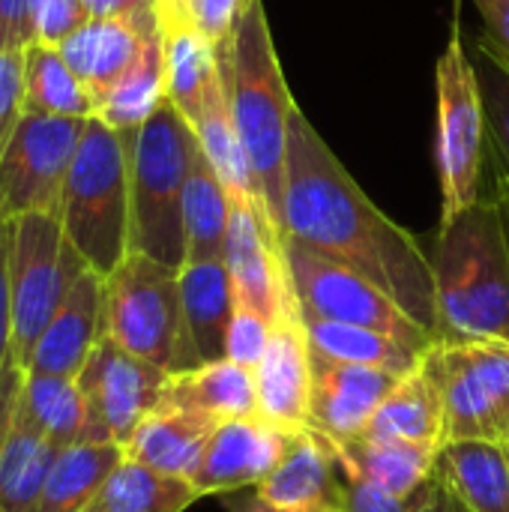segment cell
I'll return each instance as SVG.
<instances>
[{
    "label": "cell",
    "instance_id": "cell-1",
    "mask_svg": "<svg viewBox=\"0 0 509 512\" xmlns=\"http://www.w3.org/2000/svg\"><path fill=\"white\" fill-rule=\"evenodd\" d=\"M282 237L360 273L435 336L438 303L429 252L375 207L300 105L291 111Z\"/></svg>",
    "mask_w": 509,
    "mask_h": 512
},
{
    "label": "cell",
    "instance_id": "cell-2",
    "mask_svg": "<svg viewBox=\"0 0 509 512\" xmlns=\"http://www.w3.org/2000/svg\"><path fill=\"white\" fill-rule=\"evenodd\" d=\"M435 273V339L509 345V198L480 195L462 216L441 222L429 252Z\"/></svg>",
    "mask_w": 509,
    "mask_h": 512
},
{
    "label": "cell",
    "instance_id": "cell-3",
    "mask_svg": "<svg viewBox=\"0 0 509 512\" xmlns=\"http://www.w3.org/2000/svg\"><path fill=\"white\" fill-rule=\"evenodd\" d=\"M216 57L225 75L231 117L255 180L258 201L282 234L288 135L297 102L276 57L264 0H246L231 36L216 45Z\"/></svg>",
    "mask_w": 509,
    "mask_h": 512
},
{
    "label": "cell",
    "instance_id": "cell-4",
    "mask_svg": "<svg viewBox=\"0 0 509 512\" xmlns=\"http://www.w3.org/2000/svg\"><path fill=\"white\" fill-rule=\"evenodd\" d=\"M129 147V252L168 267L186 264L183 189L198 150L195 129L165 99L138 129L126 132Z\"/></svg>",
    "mask_w": 509,
    "mask_h": 512
},
{
    "label": "cell",
    "instance_id": "cell-5",
    "mask_svg": "<svg viewBox=\"0 0 509 512\" xmlns=\"http://www.w3.org/2000/svg\"><path fill=\"white\" fill-rule=\"evenodd\" d=\"M60 225L75 252L102 279L129 255V147L126 132L90 117L72 156Z\"/></svg>",
    "mask_w": 509,
    "mask_h": 512
},
{
    "label": "cell",
    "instance_id": "cell-6",
    "mask_svg": "<svg viewBox=\"0 0 509 512\" xmlns=\"http://www.w3.org/2000/svg\"><path fill=\"white\" fill-rule=\"evenodd\" d=\"M90 270L66 240L57 213H27L12 219L9 294H12V354L0 381V399H15L30 366V354L54 318L57 306Z\"/></svg>",
    "mask_w": 509,
    "mask_h": 512
},
{
    "label": "cell",
    "instance_id": "cell-7",
    "mask_svg": "<svg viewBox=\"0 0 509 512\" xmlns=\"http://www.w3.org/2000/svg\"><path fill=\"white\" fill-rule=\"evenodd\" d=\"M102 336L171 375L195 369L183 327L180 270L129 252L105 276Z\"/></svg>",
    "mask_w": 509,
    "mask_h": 512
},
{
    "label": "cell",
    "instance_id": "cell-8",
    "mask_svg": "<svg viewBox=\"0 0 509 512\" xmlns=\"http://www.w3.org/2000/svg\"><path fill=\"white\" fill-rule=\"evenodd\" d=\"M420 369L444 411V447L509 435V345L486 339H432Z\"/></svg>",
    "mask_w": 509,
    "mask_h": 512
},
{
    "label": "cell",
    "instance_id": "cell-9",
    "mask_svg": "<svg viewBox=\"0 0 509 512\" xmlns=\"http://www.w3.org/2000/svg\"><path fill=\"white\" fill-rule=\"evenodd\" d=\"M438 87V177L441 222H450L480 201L483 159L489 147L486 114L474 63L462 45L459 24L435 69Z\"/></svg>",
    "mask_w": 509,
    "mask_h": 512
},
{
    "label": "cell",
    "instance_id": "cell-10",
    "mask_svg": "<svg viewBox=\"0 0 509 512\" xmlns=\"http://www.w3.org/2000/svg\"><path fill=\"white\" fill-rule=\"evenodd\" d=\"M285 261L303 321L372 327L420 351L432 345L435 336L423 324H417L393 297H387L378 285L348 270L345 264L318 255L297 240H285Z\"/></svg>",
    "mask_w": 509,
    "mask_h": 512
},
{
    "label": "cell",
    "instance_id": "cell-11",
    "mask_svg": "<svg viewBox=\"0 0 509 512\" xmlns=\"http://www.w3.org/2000/svg\"><path fill=\"white\" fill-rule=\"evenodd\" d=\"M87 120L24 111L0 156V219L57 213Z\"/></svg>",
    "mask_w": 509,
    "mask_h": 512
},
{
    "label": "cell",
    "instance_id": "cell-12",
    "mask_svg": "<svg viewBox=\"0 0 509 512\" xmlns=\"http://www.w3.org/2000/svg\"><path fill=\"white\" fill-rule=\"evenodd\" d=\"M171 372L99 339L75 378L87 408L84 441L126 447L135 429L162 405Z\"/></svg>",
    "mask_w": 509,
    "mask_h": 512
},
{
    "label": "cell",
    "instance_id": "cell-13",
    "mask_svg": "<svg viewBox=\"0 0 509 512\" xmlns=\"http://www.w3.org/2000/svg\"><path fill=\"white\" fill-rule=\"evenodd\" d=\"M225 264L240 309H249L270 324L300 315L285 261V240L258 201L231 198Z\"/></svg>",
    "mask_w": 509,
    "mask_h": 512
},
{
    "label": "cell",
    "instance_id": "cell-14",
    "mask_svg": "<svg viewBox=\"0 0 509 512\" xmlns=\"http://www.w3.org/2000/svg\"><path fill=\"white\" fill-rule=\"evenodd\" d=\"M297 432H285L264 417H240L219 423L192 486L198 495H234L243 489H258L282 462L291 438Z\"/></svg>",
    "mask_w": 509,
    "mask_h": 512
},
{
    "label": "cell",
    "instance_id": "cell-15",
    "mask_svg": "<svg viewBox=\"0 0 509 512\" xmlns=\"http://www.w3.org/2000/svg\"><path fill=\"white\" fill-rule=\"evenodd\" d=\"M399 381L393 372L336 363L312 351V429L333 444L363 438L378 405Z\"/></svg>",
    "mask_w": 509,
    "mask_h": 512
},
{
    "label": "cell",
    "instance_id": "cell-16",
    "mask_svg": "<svg viewBox=\"0 0 509 512\" xmlns=\"http://www.w3.org/2000/svg\"><path fill=\"white\" fill-rule=\"evenodd\" d=\"M258 417L285 429L303 432L312 426V348L303 318L273 324L270 345L255 369Z\"/></svg>",
    "mask_w": 509,
    "mask_h": 512
},
{
    "label": "cell",
    "instance_id": "cell-17",
    "mask_svg": "<svg viewBox=\"0 0 509 512\" xmlns=\"http://www.w3.org/2000/svg\"><path fill=\"white\" fill-rule=\"evenodd\" d=\"M102 309H105V279L93 270H84L69 288L45 333L39 336L27 375H54L78 378L87 357L102 339Z\"/></svg>",
    "mask_w": 509,
    "mask_h": 512
},
{
    "label": "cell",
    "instance_id": "cell-18",
    "mask_svg": "<svg viewBox=\"0 0 509 512\" xmlns=\"http://www.w3.org/2000/svg\"><path fill=\"white\" fill-rule=\"evenodd\" d=\"M342 459L336 444L318 429L291 438L276 471L255 489L267 504L288 512H336Z\"/></svg>",
    "mask_w": 509,
    "mask_h": 512
},
{
    "label": "cell",
    "instance_id": "cell-19",
    "mask_svg": "<svg viewBox=\"0 0 509 512\" xmlns=\"http://www.w3.org/2000/svg\"><path fill=\"white\" fill-rule=\"evenodd\" d=\"M219 423L186 411L180 405L162 402L129 438L123 447L126 459L153 468L168 477L189 480L198 474V465L204 459V450L213 438Z\"/></svg>",
    "mask_w": 509,
    "mask_h": 512
},
{
    "label": "cell",
    "instance_id": "cell-20",
    "mask_svg": "<svg viewBox=\"0 0 509 512\" xmlns=\"http://www.w3.org/2000/svg\"><path fill=\"white\" fill-rule=\"evenodd\" d=\"M180 303L192 366L225 357L228 327L234 318V291L225 261H195L180 267Z\"/></svg>",
    "mask_w": 509,
    "mask_h": 512
},
{
    "label": "cell",
    "instance_id": "cell-21",
    "mask_svg": "<svg viewBox=\"0 0 509 512\" xmlns=\"http://www.w3.org/2000/svg\"><path fill=\"white\" fill-rule=\"evenodd\" d=\"M153 33H159V30H153ZM153 33H144L129 21L90 18L60 45V54L69 63V69L78 75V81L87 87V93L96 105L114 87V81L135 63L144 39Z\"/></svg>",
    "mask_w": 509,
    "mask_h": 512
},
{
    "label": "cell",
    "instance_id": "cell-22",
    "mask_svg": "<svg viewBox=\"0 0 509 512\" xmlns=\"http://www.w3.org/2000/svg\"><path fill=\"white\" fill-rule=\"evenodd\" d=\"M162 402L195 411L213 423L258 417L255 372L228 360V357L213 360V363H201L198 369L171 375Z\"/></svg>",
    "mask_w": 509,
    "mask_h": 512
},
{
    "label": "cell",
    "instance_id": "cell-23",
    "mask_svg": "<svg viewBox=\"0 0 509 512\" xmlns=\"http://www.w3.org/2000/svg\"><path fill=\"white\" fill-rule=\"evenodd\" d=\"M168 99V63L165 30L144 39L135 63L114 81V87L96 102V120L117 132L144 126Z\"/></svg>",
    "mask_w": 509,
    "mask_h": 512
},
{
    "label": "cell",
    "instance_id": "cell-24",
    "mask_svg": "<svg viewBox=\"0 0 509 512\" xmlns=\"http://www.w3.org/2000/svg\"><path fill=\"white\" fill-rule=\"evenodd\" d=\"M228 228H231V195L198 144L189 177H186V189H183L186 264L225 261Z\"/></svg>",
    "mask_w": 509,
    "mask_h": 512
},
{
    "label": "cell",
    "instance_id": "cell-25",
    "mask_svg": "<svg viewBox=\"0 0 509 512\" xmlns=\"http://www.w3.org/2000/svg\"><path fill=\"white\" fill-rule=\"evenodd\" d=\"M126 459L120 444L78 441L57 453L36 512H87Z\"/></svg>",
    "mask_w": 509,
    "mask_h": 512
},
{
    "label": "cell",
    "instance_id": "cell-26",
    "mask_svg": "<svg viewBox=\"0 0 509 512\" xmlns=\"http://www.w3.org/2000/svg\"><path fill=\"white\" fill-rule=\"evenodd\" d=\"M363 438L402 441V444H417V447H429V450L444 447L441 399L420 366L411 375H405L393 387V393L378 405Z\"/></svg>",
    "mask_w": 509,
    "mask_h": 512
},
{
    "label": "cell",
    "instance_id": "cell-27",
    "mask_svg": "<svg viewBox=\"0 0 509 512\" xmlns=\"http://www.w3.org/2000/svg\"><path fill=\"white\" fill-rule=\"evenodd\" d=\"M342 468L369 480L372 486L396 495V498H414L429 477L438 468V453L417 444L402 441H375V438H357L348 444H336Z\"/></svg>",
    "mask_w": 509,
    "mask_h": 512
},
{
    "label": "cell",
    "instance_id": "cell-28",
    "mask_svg": "<svg viewBox=\"0 0 509 512\" xmlns=\"http://www.w3.org/2000/svg\"><path fill=\"white\" fill-rule=\"evenodd\" d=\"M60 447L24 426L15 414L0 420V507L36 512Z\"/></svg>",
    "mask_w": 509,
    "mask_h": 512
},
{
    "label": "cell",
    "instance_id": "cell-29",
    "mask_svg": "<svg viewBox=\"0 0 509 512\" xmlns=\"http://www.w3.org/2000/svg\"><path fill=\"white\" fill-rule=\"evenodd\" d=\"M192 129H195V138H198L207 162L213 165V171L219 174L222 186L228 189V195L231 198L258 201L255 180H252V171H249V162H246V153H243L234 117H231V102H228V87H225L222 66L216 69V75H213V81H210V87L204 93L201 114L192 123Z\"/></svg>",
    "mask_w": 509,
    "mask_h": 512
},
{
    "label": "cell",
    "instance_id": "cell-30",
    "mask_svg": "<svg viewBox=\"0 0 509 512\" xmlns=\"http://www.w3.org/2000/svg\"><path fill=\"white\" fill-rule=\"evenodd\" d=\"M12 414L60 450L84 441L87 408L75 378L24 375Z\"/></svg>",
    "mask_w": 509,
    "mask_h": 512
},
{
    "label": "cell",
    "instance_id": "cell-31",
    "mask_svg": "<svg viewBox=\"0 0 509 512\" xmlns=\"http://www.w3.org/2000/svg\"><path fill=\"white\" fill-rule=\"evenodd\" d=\"M435 471L474 512H509V456L501 444H447Z\"/></svg>",
    "mask_w": 509,
    "mask_h": 512
},
{
    "label": "cell",
    "instance_id": "cell-32",
    "mask_svg": "<svg viewBox=\"0 0 509 512\" xmlns=\"http://www.w3.org/2000/svg\"><path fill=\"white\" fill-rule=\"evenodd\" d=\"M303 324H306L309 348L336 363L372 366V369H384V372L405 378L420 366L426 354L372 327L339 324V321H303Z\"/></svg>",
    "mask_w": 509,
    "mask_h": 512
},
{
    "label": "cell",
    "instance_id": "cell-33",
    "mask_svg": "<svg viewBox=\"0 0 509 512\" xmlns=\"http://www.w3.org/2000/svg\"><path fill=\"white\" fill-rule=\"evenodd\" d=\"M165 63H168V102L189 120L201 114L204 93L219 69L216 45L198 33L192 21H162Z\"/></svg>",
    "mask_w": 509,
    "mask_h": 512
},
{
    "label": "cell",
    "instance_id": "cell-34",
    "mask_svg": "<svg viewBox=\"0 0 509 512\" xmlns=\"http://www.w3.org/2000/svg\"><path fill=\"white\" fill-rule=\"evenodd\" d=\"M24 111L75 120H90L96 114L87 87L69 69L60 48L36 42L24 51Z\"/></svg>",
    "mask_w": 509,
    "mask_h": 512
},
{
    "label": "cell",
    "instance_id": "cell-35",
    "mask_svg": "<svg viewBox=\"0 0 509 512\" xmlns=\"http://www.w3.org/2000/svg\"><path fill=\"white\" fill-rule=\"evenodd\" d=\"M189 480L159 474L132 459H123L102 486L90 512H186L198 501Z\"/></svg>",
    "mask_w": 509,
    "mask_h": 512
},
{
    "label": "cell",
    "instance_id": "cell-36",
    "mask_svg": "<svg viewBox=\"0 0 509 512\" xmlns=\"http://www.w3.org/2000/svg\"><path fill=\"white\" fill-rule=\"evenodd\" d=\"M471 63H474L477 84H480L489 147L498 153V159L509 171V63L483 36L474 45Z\"/></svg>",
    "mask_w": 509,
    "mask_h": 512
},
{
    "label": "cell",
    "instance_id": "cell-37",
    "mask_svg": "<svg viewBox=\"0 0 509 512\" xmlns=\"http://www.w3.org/2000/svg\"><path fill=\"white\" fill-rule=\"evenodd\" d=\"M270 333L273 324L264 321L261 315L249 312V309H234L231 327H228V342H225V357L246 366V369H258L267 345H270Z\"/></svg>",
    "mask_w": 509,
    "mask_h": 512
},
{
    "label": "cell",
    "instance_id": "cell-38",
    "mask_svg": "<svg viewBox=\"0 0 509 512\" xmlns=\"http://www.w3.org/2000/svg\"><path fill=\"white\" fill-rule=\"evenodd\" d=\"M24 117V51H0V156Z\"/></svg>",
    "mask_w": 509,
    "mask_h": 512
},
{
    "label": "cell",
    "instance_id": "cell-39",
    "mask_svg": "<svg viewBox=\"0 0 509 512\" xmlns=\"http://www.w3.org/2000/svg\"><path fill=\"white\" fill-rule=\"evenodd\" d=\"M414 498H396L369 480L351 474L342 468V483H339V504L336 512H414Z\"/></svg>",
    "mask_w": 509,
    "mask_h": 512
},
{
    "label": "cell",
    "instance_id": "cell-40",
    "mask_svg": "<svg viewBox=\"0 0 509 512\" xmlns=\"http://www.w3.org/2000/svg\"><path fill=\"white\" fill-rule=\"evenodd\" d=\"M90 15L81 0H39L36 3V42L60 48Z\"/></svg>",
    "mask_w": 509,
    "mask_h": 512
},
{
    "label": "cell",
    "instance_id": "cell-41",
    "mask_svg": "<svg viewBox=\"0 0 509 512\" xmlns=\"http://www.w3.org/2000/svg\"><path fill=\"white\" fill-rule=\"evenodd\" d=\"M36 3L0 0V51H27L36 45Z\"/></svg>",
    "mask_w": 509,
    "mask_h": 512
},
{
    "label": "cell",
    "instance_id": "cell-42",
    "mask_svg": "<svg viewBox=\"0 0 509 512\" xmlns=\"http://www.w3.org/2000/svg\"><path fill=\"white\" fill-rule=\"evenodd\" d=\"M243 6H246V0H192L189 3V21L213 45H222L231 36Z\"/></svg>",
    "mask_w": 509,
    "mask_h": 512
},
{
    "label": "cell",
    "instance_id": "cell-43",
    "mask_svg": "<svg viewBox=\"0 0 509 512\" xmlns=\"http://www.w3.org/2000/svg\"><path fill=\"white\" fill-rule=\"evenodd\" d=\"M90 18H114L129 21L144 33L162 30L159 0H81Z\"/></svg>",
    "mask_w": 509,
    "mask_h": 512
},
{
    "label": "cell",
    "instance_id": "cell-44",
    "mask_svg": "<svg viewBox=\"0 0 509 512\" xmlns=\"http://www.w3.org/2000/svg\"><path fill=\"white\" fill-rule=\"evenodd\" d=\"M9 243L12 222L0 219V381L12 354V294H9Z\"/></svg>",
    "mask_w": 509,
    "mask_h": 512
},
{
    "label": "cell",
    "instance_id": "cell-45",
    "mask_svg": "<svg viewBox=\"0 0 509 512\" xmlns=\"http://www.w3.org/2000/svg\"><path fill=\"white\" fill-rule=\"evenodd\" d=\"M483 15V39L509 63V0H474Z\"/></svg>",
    "mask_w": 509,
    "mask_h": 512
},
{
    "label": "cell",
    "instance_id": "cell-46",
    "mask_svg": "<svg viewBox=\"0 0 509 512\" xmlns=\"http://www.w3.org/2000/svg\"><path fill=\"white\" fill-rule=\"evenodd\" d=\"M414 512H474L459 495L456 489L435 471L429 477V483L417 492V501H414Z\"/></svg>",
    "mask_w": 509,
    "mask_h": 512
},
{
    "label": "cell",
    "instance_id": "cell-47",
    "mask_svg": "<svg viewBox=\"0 0 509 512\" xmlns=\"http://www.w3.org/2000/svg\"><path fill=\"white\" fill-rule=\"evenodd\" d=\"M222 504L228 512H288L267 504L255 489H243V492H234V495H222Z\"/></svg>",
    "mask_w": 509,
    "mask_h": 512
},
{
    "label": "cell",
    "instance_id": "cell-48",
    "mask_svg": "<svg viewBox=\"0 0 509 512\" xmlns=\"http://www.w3.org/2000/svg\"><path fill=\"white\" fill-rule=\"evenodd\" d=\"M189 3L192 0H159L162 21H189Z\"/></svg>",
    "mask_w": 509,
    "mask_h": 512
},
{
    "label": "cell",
    "instance_id": "cell-49",
    "mask_svg": "<svg viewBox=\"0 0 509 512\" xmlns=\"http://www.w3.org/2000/svg\"><path fill=\"white\" fill-rule=\"evenodd\" d=\"M504 450H507V456H509V435H507V441H504Z\"/></svg>",
    "mask_w": 509,
    "mask_h": 512
},
{
    "label": "cell",
    "instance_id": "cell-50",
    "mask_svg": "<svg viewBox=\"0 0 509 512\" xmlns=\"http://www.w3.org/2000/svg\"><path fill=\"white\" fill-rule=\"evenodd\" d=\"M0 512H9V510H3V507H0Z\"/></svg>",
    "mask_w": 509,
    "mask_h": 512
},
{
    "label": "cell",
    "instance_id": "cell-51",
    "mask_svg": "<svg viewBox=\"0 0 509 512\" xmlns=\"http://www.w3.org/2000/svg\"><path fill=\"white\" fill-rule=\"evenodd\" d=\"M456 3H459V0H456Z\"/></svg>",
    "mask_w": 509,
    "mask_h": 512
},
{
    "label": "cell",
    "instance_id": "cell-52",
    "mask_svg": "<svg viewBox=\"0 0 509 512\" xmlns=\"http://www.w3.org/2000/svg\"><path fill=\"white\" fill-rule=\"evenodd\" d=\"M87 512H90V510H87Z\"/></svg>",
    "mask_w": 509,
    "mask_h": 512
}]
</instances>
